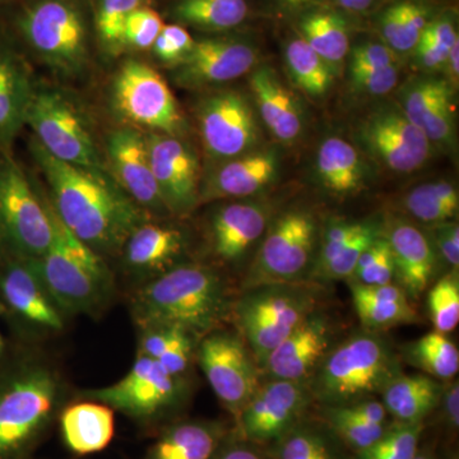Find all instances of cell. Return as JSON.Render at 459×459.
I'll use <instances>...</instances> for the list:
<instances>
[{"instance_id": "obj_19", "label": "cell", "mask_w": 459, "mask_h": 459, "mask_svg": "<svg viewBox=\"0 0 459 459\" xmlns=\"http://www.w3.org/2000/svg\"><path fill=\"white\" fill-rule=\"evenodd\" d=\"M359 133L371 155L392 171L409 174L427 162L430 142L403 111L382 108L362 123Z\"/></svg>"}, {"instance_id": "obj_47", "label": "cell", "mask_w": 459, "mask_h": 459, "mask_svg": "<svg viewBox=\"0 0 459 459\" xmlns=\"http://www.w3.org/2000/svg\"><path fill=\"white\" fill-rule=\"evenodd\" d=\"M352 86L368 95L382 96L391 92L398 82L395 65L376 69H361L351 72Z\"/></svg>"}, {"instance_id": "obj_3", "label": "cell", "mask_w": 459, "mask_h": 459, "mask_svg": "<svg viewBox=\"0 0 459 459\" xmlns=\"http://www.w3.org/2000/svg\"><path fill=\"white\" fill-rule=\"evenodd\" d=\"M135 328L172 325L201 340L231 320V286L213 265L184 262L126 292Z\"/></svg>"}, {"instance_id": "obj_63", "label": "cell", "mask_w": 459, "mask_h": 459, "mask_svg": "<svg viewBox=\"0 0 459 459\" xmlns=\"http://www.w3.org/2000/svg\"><path fill=\"white\" fill-rule=\"evenodd\" d=\"M413 459H431L430 457H429L428 455H424V453H419L418 452V455H415V458Z\"/></svg>"}, {"instance_id": "obj_45", "label": "cell", "mask_w": 459, "mask_h": 459, "mask_svg": "<svg viewBox=\"0 0 459 459\" xmlns=\"http://www.w3.org/2000/svg\"><path fill=\"white\" fill-rule=\"evenodd\" d=\"M141 0H102L98 16V29L101 40L114 48L124 42V26Z\"/></svg>"}, {"instance_id": "obj_60", "label": "cell", "mask_w": 459, "mask_h": 459, "mask_svg": "<svg viewBox=\"0 0 459 459\" xmlns=\"http://www.w3.org/2000/svg\"><path fill=\"white\" fill-rule=\"evenodd\" d=\"M373 0H338L341 7L349 9V11L360 12L367 9Z\"/></svg>"}, {"instance_id": "obj_8", "label": "cell", "mask_w": 459, "mask_h": 459, "mask_svg": "<svg viewBox=\"0 0 459 459\" xmlns=\"http://www.w3.org/2000/svg\"><path fill=\"white\" fill-rule=\"evenodd\" d=\"M32 259L0 255V318L11 340L47 344L65 333L71 318L50 295Z\"/></svg>"}, {"instance_id": "obj_4", "label": "cell", "mask_w": 459, "mask_h": 459, "mask_svg": "<svg viewBox=\"0 0 459 459\" xmlns=\"http://www.w3.org/2000/svg\"><path fill=\"white\" fill-rule=\"evenodd\" d=\"M49 214L53 241L49 250L33 264L50 295L69 316L99 318L107 313L119 291L117 273L107 259L75 238L54 212L40 189Z\"/></svg>"}, {"instance_id": "obj_31", "label": "cell", "mask_w": 459, "mask_h": 459, "mask_svg": "<svg viewBox=\"0 0 459 459\" xmlns=\"http://www.w3.org/2000/svg\"><path fill=\"white\" fill-rule=\"evenodd\" d=\"M199 340L172 325L137 328V355L153 359L172 376L188 377L195 362Z\"/></svg>"}, {"instance_id": "obj_44", "label": "cell", "mask_w": 459, "mask_h": 459, "mask_svg": "<svg viewBox=\"0 0 459 459\" xmlns=\"http://www.w3.org/2000/svg\"><path fill=\"white\" fill-rule=\"evenodd\" d=\"M373 225L374 223L368 222H340L329 226L314 262L312 276L316 277L320 271L325 270L329 263L333 262L356 238L360 237L362 232L367 231Z\"/></svg>"}, {"instance_id": "obj_27", "label": "cell", "mask_w": 459, "mask_h": 459, "mask_svg": "<svg viewBox=\"0 0 459 459\" xmlns=\"http://www.w3.org/2000/svg\"><path fill=\"white\" fill-rule=\"evenodd\" d=\"M259 114L277 140L291 143L303 131L300 108L270 68H261L250 78Z\"/></svg>"}, {"instance_id": "obj_25", "label": "cell", "mask_w": 459, "mask_h": 459, "mask_svg": "<svg viewBox=\"0 0 459 459\" xmlns=\"http://www.w3.org/2000/svg\"><path fill=\"white\" fill-rule=\"evenodd\" d=\"M66 448L75 455L104 451L113 442L115 411L99 401L74 398L57 419Z\"/></svg>"}, {"instance_id": "obj_35", "label": "cell", "mask_w": 459, "mask_h": 459, "mask_svg": "<svg viewBox=\"0 0 459 459\" xmlns=\"http://www.w3.org/2000/svg\"><path fill=\"white\" fill-rule=\"evenodd\" d=\"M305 41L328 65L340 63L349 53L350 41L346 23L332 13H314L300 25Z\"/></svg>"}, {"instance_id": "obj_50", "label": "cell", "mask_w": 459, "mask_h": 459, "mask_svg": "<svg viewBox=\"0 0 459 459\" xmlns=\"http://www.w3.org/2000/svg\"><path fill=\"white\" fill-rule=\"evenodd\" d=\"M394 65H395L394 50L389 49L386 45L368 42L353 49L350 72L383 68V66Z\"/></svg>"}, {"instance_id": "obj_12", "label": "cell", "mask_w": 459, "mask_h": 459, "mask_svg": "<svg viewBox=\"0 0 459 459\" xmlns=\"http://www.w3.org/2000/svg\"><path fill=\"white\" fill-rule=\"evenodd\" d=\"M25 123L35 132L36 141L60 161L105 169L83 115L63 93L32 91Z\"/></svg>"}, {"instance_id": "obj_15", "label": "cell", "mask_w": 459, "mask_h": 459, "mask_svg": "<svg viewBox=\"0 0 459 459\" xmlns=\"http://www.w3.org/2000/svg\"><path fill=\"white\" fill-rule=\"evenodd\" d=\"M150 219L133 230L117 256L126 292L161 276L186 261V240L183 230Z\"/></svg>"}, {"instance_id": "obj_48", "label": "cell", "mask_w": 459, "mask_h": 459, "mask_svg": "<svg viewBox=\"0 0 459 459\" xmlns=\"http://www.w3.org/2000/svg\"><path fill=\"white\" fill-rule=\"evenodd\" d=\"M380 30L389 49L407 53L418 47V42L411 38L402 20L400 4H395L385 11L380 21Z\"/></svg>"}, {"instance_id": "obj_36", "label": "cell", "mask_w": 459, "mask_h": 459, "mask_svg": "<svg viewBox=\"0 0 459 459\" xmlns=\"http://www.w3.org/2000/svg\"><path fill=\"white\" fill-rule=\"evenodd\" d=\"M286 63L295 83L310 96H322L333 82L331 65L316 54L303 38L287 45Z\"/></svg>"}, {"instance_id": "obj_29", "label": "cell", "mask_w": 459, "mask_h": 459, "mask_svg": "<svg viewBox=\"0 0 459 459\" xmlns=\"http://www.w3.org/2000/svg\"><path fill=\"white\" fill-rule=\"evenodd\" d=\"M350 290L355 312L368 331L382 332L418 318L409 296L395 283L367 286L350 282Z\"/></svg>"}, {"instance_id": "obj_26", "label": "cell", "mask_w": 459, "mask_h": 459, "mask_svg": "<svg viewBox=\"0 0 459 459\" xmlns=\"http://www.w3.org/2000/svg\"><path fill=\"white\" fill-rule=\"evenodd\" d=\"M277 166L273 151L238 157L214 172L201 192V201L250 197L270 186Z\"/></svg>"}, {"instance_id": "obj_40", "label": "cell", "mask_w": 459, "mask_h": 459, "mask_svg": "<svg viewBox=\"0 0 459 459\" xmlns=\"http://www.w3.org/2000/svg\"><path fill=\"white\" fill-rule=\"evenodd\" d=\"M428 309L434 331L446 334L457 328L459 322L458 272H449L429 287Z\"/></svg>"}, {"instance_id": "obj_53", "label": "cell", "mask_w": 459, "mask_h": 459, "mask_svg": "<svg viewBox=\"0 0 459 459\" xmlns=\"http://www.w3.org/2000/svg\"><path fill=\"white\" fill-rule=\"evenodd\" d=\"M402 20L413 40L420 41L421 33L428 25L427 12L413 3H400Z\"/></svg>"}, {"instance_id": "obj_16", "label": "cell", "mask_w": 459, "mask_h": 459, "mask_svg": "<svg viewBox=\"0 0 459 459\" xmlns=\"http://www.w3.org/2000/svg\"><path fill=\"white\" fill-rule=\"evenodd\" d=\"M22 29L30 44L56 69L80 71L86 59V31L82 18L68 3H40L27 13Z\"/></svg>"}, {"instance_id": "obj_52", "label": "cell", "mask_w": 459, "mask_h": 459, "mask_svg": "<svg viewBox=\"0 0 459 459\" xmlns=\"http://www.w3.org/2000/svg\"><path fill=\"white\" fill-rule=\"evenodd\" d=\"M420 40L431 42V44L439 45V47L449 50L458 41V36L449 21L437 20L435 22L428 23Z\"/></svg>"}, {"instance_id": "obj_9", "label": "cell", "mask_w": 459, "mask_h": 459, "mask_svg": "<svg viewBox=\"0 0 459 459\" xmlns=\"http://www.w3.org/2000/svg\"><path fill=\"white\" fill-rule=\"evenodd\" d=\"M53 229L40 189L11 159L0 160V255L40 258Z\"/></svg>"}, {"instance_id": "obj_56", "label": "cell", "mask_w": 459, "mask_h": 459, "mask_svg": "<svg viewBox=\"0 0 459 459\" xmlns=\"http://www.w3.org/2000/svg\"><path fill=\"white\" fill-rule=\"evenodd\" d=\"M162 35L171 42L172 47L179 53L180 60L195 47V40L186 29L178 25L164 26Z\"/></svg>"}, {"instance_id": "obj_54", "label": "cell", "mask_w": 459, "mask_h": 459, "mask_svg": "<svg viewBox=\"0 0 459 459\" xmlns=\"http://www.w3.org/2000/svg\"><path fill=\"white\" fill-rule=\"evenodd\" d=\"M439 404H443L444 415H446L449 427L457 430L459 424L458 380H455L449 385L443 386V394Z\"/></svg>"}, {"instance_id": "obj_59", "label": "cell", "mask_w": 459, "mask_h": 459, "mask_svg": "<svg viewBox=\"0 0 459 459\" xmlns=\"http://www.w3.org/2000/svg\"><path fill=\"white\" fill-rule=\"evenodd\" d=\"M446 65L449 66V74H451L453 82L457 83L459 74V41L455 42L451 50H449Z\"/></svg>"}, {"instance_id": "obj_39", "label": "cell", "mask_w": 459, "mask_h": 459, "mask_svg": "<svg viewBox=\"0 0 459 459\" xmlns=\"http://www.w3.org/2000/svg\"><path fill=\"white\" fill-rule=\"evenodd\" d=\"M279 459H343L332 435L298 422L279 440Z\"/></svg>"}, {"instance_id": "obj_62", "label": "cell", "mask_w": 459, "mask_h": 459, "mask_svg": "<svg viewBox=\"0 0 459 459\" xmlns=\"http://www.w3.org/2000/svg\"><path fill=\"white\" fill-rule=\"evenodd\" d=\"M8 338L3 336L2 332H0V356L4 353L5 349H7Z\"/></svg>"}, {"instance_id": "obj_14", "label": "cell", "mask_w": 459, "mask_h": 459, "mask_svg": "<svg viewBox=\"0 0 459 459\" xmlns=\"http://www.w3.org/2000/svg\"><path fill=\"white\" fill-rule=\"evenodd\" d=\"M313 401L309 382L270 377L261 383L238 415V431L249 442L280 440L301 421Z\"/></svg>"}, {"instance_id": "obj_18", "label": "cell", "mask_w": 459, "mask_h": 459, "mask_svg": "<svg viewBox=\"0 0 459 459\" xmlns=\"http://www.w3.org/2000/svg\"><path fill=\"white\" fill-rule=\"evenodd\" d=\"M151 168L171 216H186L201 202L199 164L188 144L174 135H147Z\"/></svg>"}, {"instance_id": "obj_6", "label": "cell", "mask_w": 459, "mask_h": 459, "mask_svg": "<svg viewBox=\"0 0 459 459\" xmlns=\"http://www.w3.org/2000/svg\"><path fill=\"white\" fill-rule=\"evenodd\" d=\"M190 392L189 377L172 376L153 359L135 353L122 379L101 388L77 389L75 398L101 402L142 427L152 428L178 415Z\"/></svg>"}, {"instance_id": "obj_30", "label": "cell", "mask_w": 459, "mask_h": 459, "mask_svg": "<svg viewBox=\"0 0 459 459\" xmlns=\"http://www.w3.org/2000/svg\"><path fill=\"white\" fill-rule=\"evenodd\" d=\"M443 386L439 380L427 374L401 373L383 389L382 402L386 412L400 424H422L439 407Z\"/></svg>"}, {"instance_id": "obj_41", "label": "cell", "mask_w": 459, "mask_h": 459, "mask_svg": "<svg viewBox=\"0 0 459 459\" xmlns=\"http://www.w3.org/2000/svg\"><path fill=\"white\" fill-rule=\"evenodd\" d=\"M422 424H400L385 433L369 448L358 452V459H413L419 452Z\"/></svg>"}, {"instance_id": "obj_34", "label": "cell", "mask_w": 459, "mask_h": 459, "mask_svg": "<svg viewBox=\"0 0 459 459\" xmlns=\"http://www.w3.org/2000/svg\"><path fill=\"white\" fill-rule=\"evenodd\" d=\"M409 364L437 380H451L459 370L457 346L444 333L431 331L404 347Z\"/></svg>"}, {"instance_id": "obj_20", "label": "cell", "mask_w": 459, "mask_h": 459, "mask_svg": "<svg viewBox=\"0 0 459 459\" xmlns=\"http://www.w3.org/2000/svg\"><path fill=\"white\" fill-rule=\"evenodd\" d=\"M205 151L214 159H234L255 146L258 128L246 96L222 92L205 100L199 113Z\"/></svg>"}, {"instance_id": "obj_11", "label": "cell", "mask_w": 459, "mask_h": 459, "mask_svg": "<svg viewBox=\"0 0 459 459\" xmlns=\"http://www.w3.org/2000/svg\"><path fill=\"white\" fill-rule=\"evenodd\" d=\"M198 362L217 400L238 420L261 385V369L237 329H214L199 340Z\"/></svg>"}, {"instance_id": "obj_38", "label": "cell", "mask_w": 459, "mask_h": 459, "mask_svg": "<svg viewBox=\"0 0 459 459\" xmlns=\"http://www.w3.org/2000/svg\"><path fill=\"white\" fill-rule=\"evenodd\" d=\"M177 13L193 25L226 30L246 20L247 7L244 0H183Z\"/></svg>"}, {"instance_id": "obj_23", "label": "cell", "mask_w": 459, "mask_h": 459, "mask_svg": "<svg viewBox=\"0 0 459 459\" xmlns=\"http://www.w3.org/2000/svg\"><path fill=\"white\" fill-rule=\"evenodd\" d=\"M256 54L241 42L204 40L180 60L178 78L188 86L225 83L252 71Z\"/></svg>"}, {"instance_id": "obj_17", "label": "cell", "mask_w": 459, "mask_h": 459, "mask_svg": "<svg viewBox=\"0 0 459 459\" xmlns=\"http://www.w3.org/2000/svg\"><path fill=\"white\" fill-rule=\"evenodd\" d=\"M111 175L126 195L152 219L171 216L151 168L147 137L131 126L115 129L108 140Z\"/></svg>"}, {"instance_id": "obj_10", "label": "cell", "mask_w": 459, "mask_h": 459, "mask_svg": "<svg viewBox=\"0 0 459 459\" xmlns=\"http://www.w3.org/2000/svg\"><path fill=\"white\" fill-rule=\"evenodd\" d=\"M247 268L240 292L256 287L301 283L309 273L316 247V222L304 211L274 220Z\"/></svg>"}, {"instance_id": "obj_37", "label": "cell", "mask_w": 459, "mask_h": 459, "mask_svg": "<svg viewBox=\"0 0 459 459\" xmlns=\"http://www.w3.org/2000/svg\"><path fill=\"white\" fill-rule=\"evenodd\" d=\"M404 205L419 221L437 225L457 216L459 195L452 184L437 181L411 190Z\"/></svg>"}, {"instance_id": "obj_33", "label": "cell", "mask_w": 459, "mask_h": 459, "mask_svg": "<svg viewBox=\"0 0 459 459\" xmlns=\"http://www.w3.org/2000/svg\"><path fill=\"white\" fill-rule=\"evenodd\" d=\"M316 171L323 186L338 195L359 192L364 184V168L356 148L342 138L323 142L316 156Z\"/></svg>"}, {"instance_id": "obj_46", "label": "cell", "mask_w": 459, "mask_h": 459, "mask_svg": "<svg viewBox=\"0 0 459 459\" xmlns=\"http://www.w3.org/2000/svg\"><path fill=\"white\" fill-rule=\"evenodd\" d=\"M164 26L161 17L153 9H134L124 26V42L138 49H148L159 38Z\"/></svg>"}, {"instance_id": "obj_43", "label": "cell", "mask_w": 459, "mask_h": 459, "mask_svg": "<svg viewBox=\"0 0 459 459\" xmlns=\"http://www.w3.org/2000/svg\"><path fill=\"white\" fill-rule=\"evenodd\" d=\"M325 419L338 439L358 452L373 446L388 429L386 425H371L350 418L333 406H325Z\"/></svg>"}, {"instance_id": "obj_51", "label": "cell", "mask_w": 459, "mask_h": 459, "mask_svg": "<svg viewBox=\"0 0 459 459\" xmlns=\"http://www.w3.org/2000/svg\"><path fill=\"white\" fill-rule=\"evenodd\" d=\"M333 407H337L341 412L350 416V418L371 425H385L386 416H388L383 402L374 400V398H367V400Z\"/></svg>"}, {"instance_id": "obj_5", "label": "cell", "mask_w": 459, "mask_h": 459, "mask_svg": "<svg viewBox=\"0 0 459 459\" xmlns=\"http://www.w3.org/2000/svg\"><path fill=\"white\" fill-rule=\"evenodd\" d=\"M402 373L400 359L380 332L364 329L332 347L309 379L313 400L343 406L382 394Z\"/></svg>"}, {"instance_id": "obj_61", "label": "cell", "mask_w": 459, "mask_h": 459, "mask_svg": "<svg viewBox=\"0 0 459 459\" xmlns=\"http://www.w3.org/2000/svg\"><path fill=\"white\" fill-rule=\"evenodd\" d=\"M282 2L290 7H298V5L305 4V3L312 2V0H282Z\"/></svg>"}, {"instance_id": "obj_24", "label": "cell", "mask_w": 459, "mask_h": 459, "mask_svg": "<svg viewBox=\"0 0 459 459\" xmlns=\"http://www.w3.org/2000/svg\"><path fill=\"white\" fill-rule=\"evenodd\" d=\"M394 255L395 279L410 299H419L433 285L437 253L424 232L409 222L389 226L385 237Z\"/></svg>"}, {"instance_id": "obj_1", "label": "cell", "mask_w": 459, "mask_h": 459, "mask_svg": "<svg viewBox=\"0 0 459 459\" xmlns=\"http://www.w3.org/2000/svg\"><path fill=\"white\" fill-rule=\"evenodd\" d=\"M75 392L45 344L8 338L0 356V459H32Z\"/></svg>"}, {"instance_id": "obj_7", "label": "cell", "mask_w": 459, "mask_h": 459, "mask_svg": "<svg viewBox=\"0 0 459 459\" xmlns=\"http://www.w3.org/2000/svg\"><path fill=\"white\" fill-rule=\"evenodd\" d=\"M316 310V295L309 287L262 286L235 298L231 322L261 369L267 356Z\"/></svg>"}, {"instance_id": "obj_49", "label": "cell", "mask_w": 459, "mask_h": 459, "mask_svg": "<svg viewBox=\"0 0 459 459\" xmlns=\"http://www.w3.org/2000/svg\"><path fill=\"white\" fill-rule=\"evenodd\" d=\"M435 252L442 256L451 272L459 267V229L457 222L446 221L434 225Z\"/></svg>"}, {"instance_id": "obj_57", "label": "cell", "mask_w": 459, "mask_h": 459, "mask_svg": "<svg viewBox=\"0 0 459 459\" xmlns=\"http://www.w3.org/2000/svg\"><path fill=\"white\" fill-rule=\"evenodd\" d=\"M212 459H263L261 455L246 444H230L220 446Z\"/></svg>"}, {"instance_id": "obj_32", "label": "cell", "mask_w": 459, "mask_h": 459, "mask_svg": "<svg viewBox=\"0 0 459 459\" xmlns=\"http://www.w3.org/2000/svg\"><path fill=\"white\" fill-rule=\"evenodd\" d=\"M25 69L7 51L0 49V144L8 147L25 124L32 95Z\"/></svg>"}, {"instance_id": "obj_22", "label": "cell", "mask_w": 459, "mask_h": 459, "mask_svg": "<svg viewBox=\"0 0 459 459\" xmlns=\"http://www.w3.org/2000/svg\"><path fill=\"white\" fill-rule=\"evenodd\" d=\"M270 211L258 204H229L217 208L208 223V247L214 261L238 264L265 234Z\"/></svg>"}, {"instance_id": "obj_42", "label": "cell", "mask_w": 459, "mask_h": 459, "mask_svg": "<svg viewBox=\"0 0 459 459\" xmlns=\"http://www.w3.org/2000/svg\"><path fill=\"white\" fill-rule=\"evenodd\" d=\"M395 267L391 247L385 238L379 237L362 252L350 282L367 286L394 283Z\"/></svg>"}, {"instance_id": "obj_13", "label": "cell", "mask_w": 459, "mask_h": 459, "mask_svg": "<svg viewBox=\"0 0 459 459\" xmlns=\"http://www.w3.org/2000/svg\"><path fill=\"white\" fill-rule=\"evenodd\" d=\"M113 104L126 122L178 137L184 119L162 75L142 62H126L113 83Z\"/></svg>"}, {"instance_id": "obj_58", "label": "cell", "mask_w": 459, "mask_h": 459, "mask_svg": "<svg viewBox=\"0 0 459 459\" xmlns=\"http://www.w3.org/2000/svg\"><path fill=\"white\" fill-rule=\"evenodd\" d=\"M152 47L156 56H159L160 59L164 60V62H179V53H178L177 49L172 47L171 42L169 41L162 33H160L159 38L153 42Z\"/></svg>"}, {"instance_id": "obj_21", "label": "cell", "mask_w": 459, "mask_h": 459, "mask_svg": "<svg viewBox=\"0 0 459 459\" xmlns=\"http://www.w3.org/2000/svg\"><path fill=\"white\" fill-rule=\"evenodd\" d=\"M332 341L331 320L316 310L267 356L261 373L271 379L309 382L320 361L332 349Z\"/></svg>"}, {"instance_id": "obj_2", "label": "cell", "mask_w": 459, "mask_h": 459, "mask_svg": "<svg viewBox=\"0 0 459 459\" xmlns=\"http://www.w3.org/2000/svg\"><path fill=\"white\" fill-rule=\"evenodd\" d=\"M32 153L47 179L54 212L75 238L102 258L117 259L133 230L152 219L132 201L107 169L60 161L38 141Z\"/></svg>"}, {"instance_id": "obj_28", "label": "cell", "mask_w": 459, "mask_h": 459, "mask_svg": "<svg viewBox=\"0 0 459 459\" xmlns=\"http://www.w3.org/2000/svg\"><path fill=\"white\" fill-rule=\"evenodd\" d=\"M223 440L225 428L220 422H172L151 446L146 459H212Z\"/></svg>"}, {"instance_id": "obj_55", "label": "cell", "mask_w": 459, "mask_h": 459, "mask_svg": "<svg viewBox=\"0 0 459 459\" xmlns=\"http://www.w3.org/2000/svg\"><path fill=\"white\" fill-rule=\"evenodd\" d=\"M416 49H418L420 62L429 69L439 68L446 65L449 50H451L425 40H420Z\"/></svg>"}]
</instances>
